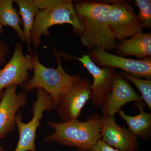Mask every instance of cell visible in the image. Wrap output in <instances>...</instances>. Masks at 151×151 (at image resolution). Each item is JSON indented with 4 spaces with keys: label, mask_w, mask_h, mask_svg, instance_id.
Segmentation results:
<instances>
[{
    "label": "cell",
    "mask_w": 151,
    "mask_h": 151,
    "mask_svg": "<svg viewBox=\"0 0 151 151\" xmlns=\"http://www.w3.org/2000/svg\"><path fill=\"white\" fill-rule=\"evenodd\" d=\"M76 15L84 30L80 40L89 50L102 49L108 52L116 48V38L108 20L111 7L109 2L79 1L74 4Z\"/></svg>",
    "instance_id": "cell-1"
},
{
    "label": "cell",
    "mask_w": 151,
    "mask_h": 151,
    "mask_svg": "<svg viewBox=\"0 0 151 151\" xmlns=\"http://www.w3.org/2000/svg\"><path fill=\"white\" fill-rule=\"evenodd\" d=\"M101 118L99 114L94 113L85 122L74 120L62 123L48 122V126L54 129L55 132L47 136L44 140L74 147L78 151H89L101 139Z\"/></svg>",
    "instance_id": "cell-2"
},
{
    "label": "cell",
    "mask_w": 151,
    "mask_h": 151,
    "mask_svg": "<svg viewBox=\"0 0 151 151\" xmlns=\"http://www.w3.org/2000/svg\"><path fill=\"white\" fill-rule=\"evenodd\" d=\"M54 52L58 63L56 68L45 67L40 62L37 53H33V76L22 87L25 92L37 88L46 91L53 100L54 110L56 111L60 99L81 77L79 75H70L66 73L61 64V56L56 50Z\"/></svg>",
    "instance_id": "cell-3"
},
{
    "label": "cell",
    "mask_w": 151,
    "mask_h": 151,
    "mask_svg": "<svg viewBox=\"0 0 151 151\" xmlns=\"http://www.w3.org/2000/svg\"><path fill=\"white\" fill-rule=\"evenodd\" d=\"M64 24L72 26V31L75 35L80 36L84 30L76 15L73 1L63 0L58 5L40 11L36 17L30 35V42L33 45L35 50L37 51L41 43L42 36L48 37L50 35L48 31L50 28Z\"/></svg>",
    "instance_id": "cell-4"
},
{
    "label": "cell",
    "mask_w": 151,
    "mask_h": 151,
    "mask_svg": "<svg viewBox=\"0 0 151 151\" xmlns=\"http://www.w3.org/2000/svg\"><path fill=\"white\" fill-rule=\"evenodd\" d=\"M37 98L33 103L31 120L27 123L22 121V115L20 111L16 116V126L19 135L18 142L14 151H36L35 138L37 130L40 126V121L45 111L54 110L53 100L45 90L37 88ZM4 151H5L4 150Z\"/></svg>",
    "instance_id": "cell-5"
},
{
    "label": "cell",
    "mask_w": 151,
    "mask_h": 151,
    "mask_svg": "<svg viewBox=\"0 0 151 151\" xmlns=\"http://www.w3.org/2000/svg\"><path fill=\"white\" fill-rule=\"evenodd\" d=\"M57 52L65 60H76L83 64L93 78L90 95L91 104L96 108L103 107L111 93L117 73L116 68L109 67L100 68L91 60L88 54H84L81 57H71L63 52Z\"/></svg>",
    "instance_id": "cell-6"
},
{
    "label": "cell",
    "mask_w": 151,
    "mask_h": 151,
    "mask_svg": "<svg viewBox=\"0 0 151 151\" xmlns=\"http://www.w3.org/2000/svg\"><path fill=\"white\" fill-rule=\"evenodd\" d=\"M108 2L111 4L108 22L116 39L122 40L142 32V23L129 3L124 1Z\"/></svg>",
    "instance_id": "cell-7"
},
{
    "label": "cell",
    "mask_w": 151,
    "mask_h": 151,
    "mask_svg": "<svg viewBox=\"0 0 151 151\" xmlns=\"http://www.w3.org/2000/svg\"><path fill=\"white\" fill-rule=\"evenodd\" d=\"M87 54L98 67L118 68L132 76L151 80V57L143 60L130 59L111 54L102 49L89 50Z\"/></svg>",
    "instance_id": "cell-8"
},
{
    "label": "cell",
    "mask_w": 151,
    "mask_h": 151,
    "mask_svg": "<svg viewBox=\"0 0 151 151\" xmlns=\"http://www.w3.org/2000/svg\"><path fill=\"white\" fill-rule=\"evenodd\" d=\"M92 84L81 78L68 90L58 103L56 110L62 122L78 120L81 111L90 100Z\"/></svg>",
    "instance_id": "cell-9"
},
{
    "label": "cell",
    "mask_w": 151,
    "mask_h": 151,
    "mask_svg": "<svg viewBox=\"0 0 151 151\" xmlns=\"http://www.w3.org/2000/svg\"><path fill=\"white\" fill-rule=\"evenodd\" d=\"M33 69V53L24 55L22 45L17 42L12 58L4 68L0 69V91L12 85L22 87L30 79L29 71Z\"/></svg>",
    "instance_id": "cell-10"
},
{
    "label": "cell",
    "mask_w": 151,
    "mask_h": 151,
    "mask_svg": "<svg viewBox=\"0 0 151 151\" xmlns=\"http://www.w3.org/2000/svg\"><path fill=\"white\" fill-rule=\"evenodd\" d=\"M17 85L6 88L0 101V140L14 131L16 126L17 113L27 103L24 91L17 93Z\"/></svg>",
    "instance_id": "cell-11"
},
{
    "label": "cell",
    "mask_w": 151,
    "mask_h": 151,
    "mask_svg": "<svg viewBox=\"0 0 151 151\" xmlns=\"http://www.w3.org/2000/svg\"><path fill=\"white\" fill-rule=\"evenodd\" d=\"M101 139L113 148L123 151H137L138 138L128 129L119 126L114 117L101 116Z\"/></svg>",
    "instance_id": "cell-12"
},
{
    "label": "cell",
    "mask_w": 151,
    "mask_h": 151,
    "mask_svg": "<svg viewBox=\"0 0 151 151\" xmlns=\"http://www.w3.org/2000/svg\"><path fill=\"white\" fill-rule=\"evenodd\" d=\"M132 102L141 103L143 100L127 79L116 73L111 93L102 107V115L114 117L123 106Z\"/></svg>",
    "instance_id": "cell-13"
},
{
    "label": "cell",
    "mask_w": 151,
    "mask_h": 151,
    "mask_svg": "<svg viewBox=\"0 0 151 151\" xmlns=\"http://www.w3.org/2000/svg\"><path fill=\"white\" fill-rule=\"evenodd\" d=\"M115 49L118 55L123 57L132 55L142 60L151 57V33H138L131 38L119 40Z\"/></svg>",
    "instance_id": "cell-14"
},
{
    "label": "cell",
    "mask_w": 151,
    "mask_h": 151,
    "mask_svg": "<svg viewBox=\"0 0 151 151\" xmlns=\"http://www.w3.org/2000/svg\"><path fill=\"white\" fill-rule=\"evenodd\" d=\"M139 110V114L133 116L127 115L120 110L119 113L121 118L128 124L129 129L133 134L145 140H147L151 135V113L144 111L145 104L143 102L134 103Z\"/></svg>",
    "instance_id": "cell-15"
},
{
    "label": "cell",
    "mask_w": 151,
    "mask_h": 151,
    "mask_svg": "<svg viewBox=\"0 0 151 151\" xmlns=\"http://www.w3.org/2000/svg\"><path fill=\"white\" fill-rule=\"evenodd\" d=\"M19 8V14L21 16L23 24L24 33L27 44L29 54L32 53L30 42V35L33 28L36 17L39 12V9L36 4L35 0H15Z\"/></svg>",
    "instance_id": "cell-16"
},
{
    "label": "cell",
    "mask_w": 151,
    "mask_h": 151,
    "mask_svg": "<svg viewBox=\"0 0 151 151\" xmlns=\"http://www.w3.org/2000/svg\"><path fill=\"white\" fill-rule=\"evenodd\" d=\"M14 2L13 0H0V23L3 26H9L13 29L21 40L26 42L24 33L20 26L22 19L14 8Z\"/></svg>",
    "instance_id": "cell-17"
},
{
    "label": "cell",
    "mask_w": 151,
    "mask_h": 151,
    "mask_svg": "<svg viewBox=\"0 0 151 151\" xmlns=\"http://www.w3.org/2000/svg\"><path fill=\"white\" fill-rule=\"evenodd\" d=\"M122 77L134 84L141 92L142 99L151 109V80L142 79L132 76L125 72L120 73Z\"/></svg>",
    "instance_id": "cell-18"
},
{
    "label": "cell",
    "mask_w": 151,
    "mask_h": 151,
    "mask_svg": "<svg viewBox=\"0 0 151 151\" xmlns=\"http://www.w3.org/2000/svg\"><path fill=\"white\" fill-rule=\"evenodd\" d=\"M135 5L139 9L137 14L143 28L151 29V0H135Z\"/></svg>",
    "instance_id": "cell-19"
},
{
    "label": "cell",
    "mask_w": 151,
    "mask_h": 151,
    "mask_svg": "<svg viewBox=\"0 0 151 151\" xmlns=\"http://www.w3.org/2000/svg\"><path fill=\"white\" fill-rule=\"evenodd\" d=\"M63 1V0H35L36 4L40 11L58 5Z\"/></svg>",
    "instance_id": "cell-20"
},
{
    "label": "cell",
    "mask_w": 151,
    "mask_h": 151,
    "mask_svg": "<svg viewBox=\"0 0 151 151\" xmlns=\"http://www.w3.org/2000/svg\"><path fill=\"white\" fill-rule=\"evenodd\" d=\"M89 151H123L113 148L102 140L98 141Z\"/></svg>",
    "instance_id": "cell-21"
},
{
    "label": "cell",
    "mask_w": 151,
    "mask_h": 151,
    "mask_svg": "<svg viewBox=\"0 0 151 151\" xmlns=\"http://www.w3.org/2000/svg\"><path fill=\"white\" fill-rule=\"evenodd\" d=\"M9 53L8 47L4 42L0 41V65L6 64V56Z\"/></svg>",
    "instance_id": "cell-22"
},
{
    "label": "cell",
    "mask_w": 151,
    "mask_h": 151,
    "mask_svg": "<svg viewBox=\"0 0 151 151\" xmlns=\"http://www.w3.org/2000/svg\"><path fill=\"white\" fill-rule=\"evenodd\" d=\"M3 32H4V29H3V26L0 23V35Z\"/></svg>",
    "instance_id": "cell-23"
},
{
    "label": "cell",
    "mask_w": 151,
    "mask_h": 151,
    "mask_svg": "<svg viewBox=\"0 0 151 151\" xmlns=\"http://www.w3.org/2000/svg\"><path fill=\"white\" fill-rule=\"evenodd\" d=\"M4 91H0V101L1 100L3 94H4Z\"/></svg>",
    "instance_id": "cell-24"
},
{
    "label": "cell",
    "mask_w": 151,
    "mask_h": 151,
    "mask_svg": "<svg viewBox=\"0 0 151 151\" xmlns=\"http://www.w3.org/2000/svg\"><path fill=\"white\" fill-rule=\"evenodd\" d=\"M0 151H4V149L2 148L1 147H0Z\"/></svg>",
    "instance_id": "cell-25"
}]
</instances>
